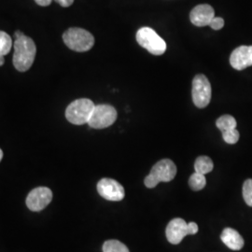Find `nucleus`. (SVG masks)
<instances>
[{"label": "nucleus", "instance_id": "obj_1", "mask_svg": "<svg viewBox=\"0 0 252 252\" xmlns=\"http://www.w3.org/2000/svg\"><path fill=\"white\" fill-rule=\"evenodd\" d=\"M36 54V44L31 37L23 35L15 38L13 65L18 71H27L34 63Z\"/></svg>", "mask_w": 252, "mask_h": 252}, {"label": "nucleus", "instance_id": "obj_2", "mask_svg": "<svg viewBox=\"0 0 252 252\" xmlns=\"http://www.w3.org/2000/svg\"><path fill=\"white\" fill-rule=\"evenodd\" d=\"M177 175V166L169 159H163L153 165L150 175L144 180L147 188L153 189L160 182H169L175 179Z\"/></svg>", "mask_w": 252, "mask_h": 252}, {"label": "nucleus", "instance_id": "obj_3", "mask_svg": "<svg viewBox=\"0 0 252 252\" xmlns=\"http://www.w3.org/2000/svg\"><path fill=\"white\" fill-rule=\"evenodd\" d=\"M63 39L70 50L79 53L90 51L94 44V37L90 32L79 27L67 29L63 33Z\"/></svg>", "mask_w": 252, "mask_h": 252}, {"label": "nucleus", "instance_id": "obj_4", "mask_svg": "<svg viewBox=\"0 0 252 252\" xmlns=\"http://www.w3.org/2000/svg\"><path fill=\"white\" fill-rule=\"evenodd\" d=\"M94 107L95 105L92 100L87 98L75 100L66 108L65 118L70 124L76 126L88 124Z\"/></svg>", "mask_w": 252, "mask_h": 252}, {"label": "nucleus", "instance_id": "obj_5", "mask_svg": "<svg viewBox=\"0 0 252 252\" xmlns=\"http://www.w3.org/2000/svg\"><path fill=\"white\" fill-rule=\"evenodd\" d=\"M138 44L153 55H162L166 51V43L153 28L142 27L136 33Z\"/></svg>", "mask_w": 252, "mask_h": 252}, {"label": "nucleus", "instance_id": "obj_6", "mask_svg": "<svg viewBox=\"0 0 252 252\" xmlns=\"http://www.w3.org/2000/svg\"><path fill=\"white\" fill-rule=\"evenodd\" d=\"M117 111L110 105L95 106L91 115L88 125L94 129H104L112 126L117 120Z\"/></svg>", "mask_w": 252, "mask_h": 252}, {"label": "nucleus", "instance_id": "obj_7", "mask_svg": "<svg viewBox=\"0 0 252 252\" xmlns=\"http://www.w3.org/2000/svg\"><path fill=\"white\" fill-rule=\"evenodd\" d=\"M191 96L193 104L199 108L207 107L211 100V85L207 77L200 74L192 81Z\"/></svg>", "mask_w": 252, "mask_h": 252}, {"label": "nucleus", "instance_id": "obj_8", "mask_svg": "<svg viewBox=\"0 0 252 252\" xmlns=\"http://www.w3.org/2000/svg\"><path fill=\"white\" fill-rule=\"evenodd\" d=\"M97 191L108 201H122L126 196V190L121 183L112 179H102L97 183Z\"/></svg>", "mask_w": 252, "mask_h": 252}, {"label": "nucleus", "instance_id": "obj_9", "mask_svg": "<svg viewBox=\"0 0 252 252\" xmlns=\"http://www.w3.org/2000/svg\"><path fill=\"white\" fill-rule=\"evenodd\" d=\"M53 200V191L47 187H37L32 189L27 197V206L31 211L44 209Z\"/></svg>", "mask_w": 252, "mask_h": 252}, {"label": "nucleus", "instance_id": "obj_10", "mask_svg": "<svg viewBox=\"0 0 252 252\" xmlns=\"http://www.w3.org/2000/svg\"><path fill=\"white\" fill-rule=\"evenodd\" d=\"M165 234H166L167 240L170 243L173 245H178L183 240V238L186 235H189L188 234V223L180 218L174 219L166 227Z\"/></svg>", "mask_w": 252, "mask_h": 252}, {"label": "nucleus", "instance_id": "obj_11", "mask_svg": "<svg viewBox=\"0 0 252 252\" xmlns=\"http://www.w3.org/2000/svg\"><path fill=\"white\" fill-rule=\"evenodd\" d=\"M230 63L236 70H243L252 65V46H240L231 54Z\"/></svg>", "mask_w": 252, "mask_h": 252}, {"label": "nucleus", "instance_id": "obj_12", "mask_svg": "<svg viewBox=\"0 0 252 252\" xmlns=\"http://www.w3.org/2000/svg\"><path fill=\"white\" fill-rule=\"evenodd\" d=\"M215 17L214 9L207 4H202L196 6L190 11L189 19L192 25L195 27H207L210 25L212 19Z\"/></svg>", "mask_w": 252, "mask_h": 252}, {"label": "nucleus", "instance_id": "obj_13", "mask_svg": "<svg viewBox=\"0 0 252 252\" xmlns=\"http://www.w3.org/2000/svg\"><path fill=\"white\" fill-rule=\"evenodd\" d=\"M220 239L233 251H240L244 247L243 237L233 228H225L220 235Z\"/></svg>", "mask_w": 252, "mask_h": 252}, {"label": "nucleus", "instance_id": "obj_14", "mask_svg": "<svg viewBox=\"0 0 252 252\" xmlns=\"http://www.w3.org/2000/svg\"><path fill=\"white\" fill-rule=\"evenodd\" d=\"M12 48V39L6 32L0 31V66L4 64V56L10 52Z\"/></svg>", "mask_w": 252, "mask_h": 252}, {"label": "nucleus", "instance_id": "obj_15", "mask_svg": "<svg viewBox=\"0 0 252 252\" xmlns=\"http://www.w3.org/2000/svg\"><path fill=\"white\" fill-rule=\"evenodd\" d=\"M214 164L212 160L207 156H200L194 162V169L195 172L206 175L207 173L213 170Z\"/></svg>", "mask_w": 252, "mask_h": 252}, {"label": "nucleus", "instance_id": "obj_16", "mask_svg": "<svg viewBox=\"0 0 252 252\" xmlns=\"http://www.w3.org/2000/svg\"><path fill=\"white\" fill-rule=\"evenodd\" d=\"M216 126L221 131V133H224L236 129L237 124L233 116L223 115L217 120Z\"/></svg>", "mask_w": 252, "mask_h": 252}, {"label": "nucleus", "instance_id": "obj_17", "mask_svg": "<svg viewBox=\"0 0 252 252\" xmlns=\"http://www.w3.org/2000/svg\"><path fill=\"white\" fill-rule=\"evenodd\" d=\"M207 184V180L205 175L200 174V173H193L189 180V185L190 189L195 191H198L201 189H204Z\"/></svg>", "mask_w": 252, "mask_h": 252}, {"label": "nucleus", "instance_id": "obj_18", "mask_svg": "<svg viewBox=\"0 0 252 252\" xmlns=\"http://www.w3.org/2000/svg\"><path fill=\"white\" fill-rule=\"evenodd\" d=\"M103 252H129V250L118 240H108L103 245Z\"/></svg>", "mask_w": 252, "mask_h": 252}, {"label": "nucleus", "instance_id": "obj_19", "mask_svg": "<svg viewBox=\"0 0 252 252\" xmlns=\"http://www.w3.org/2000/svg\"><path fill=\"white\" fill-rule=\"evenodd\" d=\"M243 197L246 204L252 207V180H247L243 185Z\"/></svg>", "mask_w": 252, "mask_h": 252}, {"label": "nucleus", "instance_id": "obj_20", "mask_svg": "<svg viewBox=\"0 0 252 252\" xmlns=\"http://www.w3.org/2000/svg\"><path fill=\"white\" fill-rule=\"evenodd\" d=\"M239 136H240L239 132L236 129L222 133L223 140L228 144H235V143H237V141L239 140Z\"/></svg>", "mask_w": 252, "mask_h": 252}, {"label": "nucleus", "instance_id": "obj_21", "mask_svg": "<svg viewBox=\"0 0 252 252\" xmlns=\"http://www.w3.org/2000/svg\"><path fill=\"white\" fill-rule=\"evenodd\" d=\"M209 26L214 30H220L224 27V20L220 17H214L210 22Z\"/></svg>", "mask_w": 252, "mask_h": 252}, {"label": "nucleus", "instance_id": "obj_22", "mask_svg": "<svg viewBox=\"0 0 252 252\" xmlns=\"http://www.w3.org/2000/svg\"><path fill=\"white\" fill-rule=\"evenodd\" d=\"M198 232V225L195 222L188 223V234H195Z\"/></svg>", "mask_w": 252, "mask_h": 252}, {"label": "nucleus", "instance_id": "obj_23", "mask_svg": "<svg viewBox=\"0 0 252 252\" xmlns=\"http://www.w3.org/2000/svg\"><path fill=\"white\" fill-rule=\"evenodd\" d=\"M56 3H58L60 6H62L63 8H67L70 7L74 3V0H55Z\"/></svg>", "mask_w": 252, "mask_h": 252}, {"label": "nucleus", "instance_id": "obj_24", "mask_svg": "<svg viewBox=\"0 0 252 252\" xmlns=\"http://www.w3.org/2000/svg\"><path fill=\"white\" fill-rule=\"evenodd\" d=\"M52 1L53 0H35V2H36L37 5H39V6H41V7H47V6H49L51 3H52Z\"/></svg>", "mask_w": 252, "mask_h": 252}, {"label": "nucleus", "instance_id": "obj_25", "mask_svg": "<svg viewBox=\"0 0 252 252\" xmlns=\"http://www.w3.org/2000/svg\"><path fill=\"white\" fill-rule=\"evenodd\" d=\"M24 35V33L23 32H21V31H16L15 32V38H17L19 36H23Z\"/></svg>", "mask_w": 252, "mask_h": 252}, {"label": "nucleus", "instance_id": "obj_26", "mask_svg": "<svg viewBox=\"0 0 252 252\" xmlns=\"http://www.w3.org/2000/svg\"><path fill=\"white\" fill-rule=\"evenodd\" d=\"M2 158H3V152H2V150L0 149V162H1Z\"/></svg>", "mask_w": 252, "mask_h": 252}]
</instances>
